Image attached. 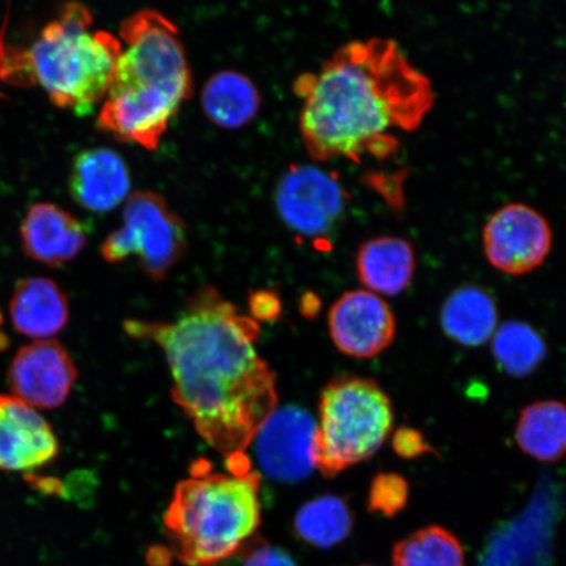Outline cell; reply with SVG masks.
<instances>
[{"label": "cell", "instance_id": "6da1fadb", "mask_svg": "<svg viewBox=\"0 0 566 566\" xmlns=\"http://www.w3.org/2000/svg\"><path fill=\"white\" fill-rule=\"evenodd\" d=\"M125 329L160 346L176 405L197 433L230 460L232 473L250 471L245 451L279 406L277 379L256 350L259 323L203 286L174 322L129 321Z\"/></svg>", "mask_w": 566, "mask_h": 566}, {"label": "cell", "instance_id": "7a4b0ae2", "mask_svg": "<svg viewBox=\"0 0 566 566\" xmlns=\"http://www.w3.org/2000/svg\"><path fill=\"white\" fill-rule=\"evenodd\" d=\"M294 88L303 101V142L317 161L386 158L399 145L395 132L417 129L434 104L429 77L381 38L339 48Z\"/></svg>", "mask_w": 566, "mask_h": 566}, {"label": "cell", "instance_id": "3957f363", "mask_svg": "<svg viewBox=\"0 0 566 566\" xmlns=\"http://www.w3.org/2000/svg\"><path fill=\"white\" fill-rule=\"evenodd\" d=\"M119 34L125 49L97 125L118 140L154 150L181 103L192 95V74L179 31L161 13H134Z\"/></svg>", "mask_w": 566, "mask_h": 566}, {"label": "cell", "instance_id": "277c9868", "mask_svg": "<svg viewBox=\"0 0 566 566\" xmlns=\"http://www.w3.org/2000/svg\"><path fill=\"white\" fill-rule=\"evenodd\" d=\"M260 483L256 472L197 473L180 481L163 518L177 560L216 566L239 554L261 523Z\"/></svg>", "mask_w": 566, "mask_h": 566}, {"label": "cell", "instance_id": "5b68a950", "mask_svg": "<svg viewBox=\"0 0 566 566\" xmlns=\"http://www.w3.org/2000/svg\"><path fill=\"white\" fill-rule=\"evenodd\" d=\"M91 12L70 3L27 51L34 84L54 105L86 116L105 98L123 53L122 41L105 31H92Z\"/></svg>", "mask_w": 566, "mask_h": 566}, {"label": "cell", "instance_id": "8992f818", "mask_svg": "<svg viewBox=\"0 0 566 566\" xmlns=\"http://www.w3.org/2000/svg\"><path fill=\"white\" fill-rule=\"evenodd\" d=\"M394 408L377 381L352 375L332 379L318 402L315 460L324 478L365 462L391 433Z\"/></svg>", "mask_w": 566, "mask_h": 566}, {"label": "cell", "instance_id": "52a82bcc", "mask_svg": "<svg viewBox=\"0 0 566 566\" xmlns=\"http://www.w3.org/2000/svg\"><path fill=\"white\" fill-rule=\"evenodd\" d=\"M186 244V229L165 198L137 192L126 202L122 228L104 240L102 253L108 263L137 258L142 271L159 281L181 259Z\"/></svg>", "mask_w": 566, "mask_h": 566}, {"label": "cell", "instance_id": "ba28073f", "mask_svg": "<svg viewBox=\"0 0 566 566\" xmlns=\"http://www.w3.org/2000/svg\"><path fill=\"white\" fill-rule=\"evenodd\" d=\"M552 229L547 218L526 203L512 202L493 212L483 230L488 261L500 272H533L548 258Z\"/></svg>", "mask_w": 566, "mask_h": 566}, {"label": "cell", "instance_id": "9c48e42d", "mask_svg": "<svg viewBox=\"0 0 566 566\" xmlns=\"http://www.w3.org/2000/svg\"><path fill=\"white\" fill-rule=\"evenodd\" d=\"M346 193L335 175L313 166H294L275 190V205L290 229L324 240L342 217Z\"/></svg>", "mask_w": 566, "mask_h": 566}, {"label": "cell", "instance_id": "30bf717a", "mask_svg": "<svg viewBox=\"0 0 566 566\" xmlns=\"http://www.w3.org/2000/svg\"><path fill=\"white\" fill-rule=\"evenodd\" d=\"M317 422L298 407L275 409L261 424L253 441L265 475L282 483H295L316 470Z\"/></svg>", "mask_w": 566, "mask_h": 566}, {"label": "cell", "instance_id": "8fae6325", "mask_svg": "<svg viewBox=\"0 0 566 566\" xmlns=\"http://www.w3.org/2000/svg\"><path fill=\"white\" fill-rule=\"evenodd\" d=\"M328 324L336 348L354 358L378 356L396 335L391 307L369 290H353L339 296L329 311Z\"/></svg>", "mask_w": 566, "mask_h": 566}, {"label": "cell", "instance_id": "7c38bea8", "mask_svg": "<svg viewBox=\"0 0 566 566\" xmlns=\"http://www.w3.org/2000/svg\"><path fill=\"white\" fill-rule=\"evenodd\" d=\"M76 378L73 359L55 342H35L19 349L9 371L10 387L17 399L41 409L61 407Z\"/></svg>", "mask_w": 566, "mask_h": 566}, {"label": "cell", "instance_id": "4fadbf2b", "mask_svg": "<svg viewBox=\"0 0 566 566\" xmlns=\"http://www.w3.org/2000/svg\"><path fill=\"white\" fill-rule=\"evenodd\" d=\"M56 454L49 423L25 402L0 394V471H33Z\"/></svg>", "mask_w": 566, "mask_h": 566}, {"label": "cell", "instance_id": "5bb4252c", "mask_svg": "<svg viewBox=\"0 0 566 566\" xmlns=\"http://www.w3.org/2000/svg\"><path fill=\"white\" fill-rule=\"evenodd\" d=\"M20 235L27 256L51 268L75 259L87 242V230L80 219L45 202L28 210Z\"/></svg>", "mask_w": 566, "mask_h": 566}, {"label": "cell", "instance_id": "9a60e30c", "mask_svg": "<svg viewBox=\"0 0 566 566\" xmlns=\"http://www.w3.org/2000/svg\"><path fill=\"white\" fill-rule=\"evenodd\" d=\"M130 189L125 161L108 148H91L77 155L70 176V190L82 208L104 212L118 207Z\"/></svg>", "mask_w": 566, "mask_h": 566}, {"label": "cell", "instance_id": "2e32d148", "mask_svg": "<svg viewBox=\"0 0 566 566\" xmlns=\"http://www.w3.org/2000/svg\"><path fill=\"white\" fill-rule=\"evenodd\" d=\"M10 314L19 334L38 339L51 338L66 327L69 301L54 281L25 279L13 290Z\"/></svg>", "mask_w": 566, "mask_h": 566}, {"label": "cell", "instance_id": "e0dca14e", "mask_svg": "<svg viewBox=\"0 0 566 566\" xmlns=\"http://www.w3.org/2000/svg\"><path fill=\"white\" fill-rule=\"evenodd\" d=\"M358 280L377 295H399L416 273L413 245L399 237H379L359 247L356 260Z\"/></svg>", "mask_w": 566, "mask_h": 566}, {"label": "cell", "instance_id": "ac0fdd59", "mask_svg": "<svg viewBox=\"0 0 566 566\" xmlns=\"http://www.w3.org/2000/svg\"><path fill=\"white\" fill-rule=\"evenodd\" d=\"M441 324L444 334L455 343L475 348L497 331V304L483 287L460 286L444 301Z\"/></svg>", "mask_w": 566, "mask_h": 566}, {"label": "cell", "instance_id": "d6986e66", "mask_svg": "<svg viewBox=\"0 0 566 566\" xmlns=\"http://www.w3.org/2000/svg\"><path fill=\"white\" fill-rule=\"evenodd\" d=\"M515 441L525 454L543 463L566 455V406L557 400L536 401L522 410Z\"/></svg>", "mask_w": 566, "mask_h": 566}, {"label": "cell", "instance_id": "ffe728a7", "mask_svg": "<svg viewBox=\"0 0 566 566\" xmlns=\"http://www.w3.org/2000/svg\"><path fill=\"white\" fill-rule=\"evenodd\" d=\"M202 105L212 123L231 129L252 122L260 108V95L247 76L226 71L207 83Z\"/></svg>", "mask_w": 566, "mask_h": 566}, {"label": "cell", "instance_id": "44dd1931", "mask_svg": "<svg viewBox=\"0 0 566 566\" xmlns=\"http://www.w3.org/2000/svg\"><path fill=\"white\" fill-rule=\"evenodd\" d=\"M353 523L346 501L327 494L306 502L296 512L294 530L308 546L328 549L346 541L352 533Z\"/></svg>", "mask_w": 566, "mask_h": 566}, {"label": "cell", "instance_id": "7402d4cb", "mask_svg": "<svg viewBox=\"0 0 566 566\" xmlns=\"http://www.w3.org/2000/svg\"><path fill=\"white\" fill-rule=\"evenodd\" d=\"M392 566H464V551L449 530L428 526L396 543Z\"/></svg>", "mask_w": 566, "mask_h": 566}, {"label": "cell", "instance_id": "603a6c76", "mask_svg": "<svg viewBox=\"0 0 566 566\" xmlns=\"http://www.w3.org/2000/svg\"><path fill=\"white\" fill-rule=\"evenodd\" d=\"M546 344L537 332L522 322H507L493 338V356L502 369L521 378L534 373L546 358Z\"/></svg>", "mask_w": 566, "mask_h": 566}, {"label": "cell", "instance_id": "cb8c5ba5", "mask_svg": "<svg viewBox=\"0 0 566 566\" xmlns=\"http://www.w3.org/2000/svg\"><path fill=\"white\" fill-rule=\"evenodd\" d=\"M409 500L408 481L394 472L378 473L371 481L367 509L373 514L394 518L405 511Z\"/></svg>", "mask_w": 566, "mask_h": 566}, {"label": "cell", "instance_id": "d4e9b609", "mask_svg": "<svg viewBox=\"0 0 566 566\" xmlns=\"http://www.w3.org/2000/svg\"><path fill=\"white\" fill-rule=\"evenodd\" d=\"M240 566H298L292 555L264 541L247 543Z\"/></svg>", "mask_w": 566, "mask_h": 566}, {"label": "cell", "instance_id": "484cf974", "mask_svg": "<svg viewBox=\"0 0 566 566\" xmlns=\"http://www.w3.org/2000/svg\"><path fill=\"white\" fill-rule=\"evenodd\" d=\"M7 19L0 31V82L28 86V74L23 52L11 51L6 45Z\"/></svg>", "mask_w": 566, "mask_h": 566}, {"label": "cell", "instance_id": "4316f807", "mask_svg": "<svg viewBox=\"0 0 566 566\" xmlns=\"http://www.w3.org/2000/svg\"><path fill=\"white\" fill-rule=\"evenodd\" d=\"M392 449L402 459H415L431 454L436 450L424 441L420 430L401 427L392 437Z\"/></svg>", "mask_w": 566, "mask_h": 566}, {"label": "cell", "instance_id": "83f0119b", "mask_svg": "<svg viewBox=\"0 0 566 566\" xmlns=\"http://www.w3.org/2000/svg\"><path fill=\"white\" fill-rule=\"evenodd\" d=\"M250 303L253 317H259L261 321H272L281 313V302L277 295L271 292L252 294Z\"/></svg>", "mask_w": 566, "mask_h": 566}, {"label": "cell", "instance_id": "f1b7e54d", "mask_svg": "<svg viewBox=\"0 0 566 566\" xmlns=\"http://www.w3.org/2000/svg\"><path fill=\"white\" fill-rule=\"evenodd\" d=\"M363 566H370V565H363Z\"/></svg>", "mask_w": 566, "mask_h": 566}]
</instances>
